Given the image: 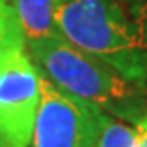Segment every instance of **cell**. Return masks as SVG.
Here are the masks:
<instances>
[{
	"mask_svg": "<svg viewBox=\"0 0 147 147\" xmlns=\"http://www.w3.org/2000/svg\"><path fill=\"white\" fill-rule=\"evenodd\" d=\"M60 36L124 78H147V0H57Z\"/></svg>",
	"mask_w": 147,
	"mask_h": 147,
	"instance_id": "6da1fadb",
	"label": "cell"
},
{
	"mask_svg": "<svg viewBox=\"0 0 147 147\" xmlns=\"http://www.w3.org/2000/svg\"><path fill=\"white\" fill-rule=\"evenodd\" d=\"M27 45L34 64L53 85L101 110L122 113L136 98L133 82L62 36L30 41Z\"/></svg>",
	"mask_w": 147,
	"mask_h": 147,
	"instance_id": "7a4b0ae2",
	"label": "cell"
},
{
	"mask_svg": "<svg viewBox=\"0 0 147 147\" xmlns=\"http://www.w3.org/2000/svg\"><path fill=\"white\" fill-rule=\"evenodd\" d=\"M41 73V71H39ZM32 147H94L103 110L53 85L41 73Z\"/></svg>",
	"mask_w": 147,
	"mask_h": 147,
	"instance_id": "3957f363",
	"label": "cell"
},
{
	"mask_svg": "<svg viewBox=\"0 0 147 147\" xmlns=\"http://www.w3.org/2000/svg\"><path fill=\"white\" fill-rule=\"evenodd\" d=\"M41 73L27 50L0 62V147H30L41 99Z\"/></svg>",
	"mask_w": 147,
	"mask_h": 147,
	"instance_id": "277c9868",
	"label": "cell"
},
{
	"mask_svg": "<svg viewBox=\"0 0 147 147\" xmlns=\"http://www.w3.org/2000/svg\"><path fill=\"white\" fill-rule=\"evenodd\" d=\"M57 0H16L14 9L18 13L27 43L46 37L60 36L55 23Z\"/></svg>",
	"mask_w": 147,
	"mask_h": 147,
	"instance_id": "5b68a950",
	"label": "cell"
},
{
	"mask_svg": "<svg viewBox=\"0 0 147 147\" xmlns=\"http://www.w3.org/2000/svg\"><path fill=\"white\" fill-rule=\"evenodd\" d=\"M22 50H27V39L18 13L9 0H0V62Z\"/></svg>",
	"mask_w": 147,
	"mask_h": 147,
	"instance_id": "8992f818",
	"label": "cell"
},
{
	"mask_svg": "<svg viewBox=\"0 0 147 147\" xmlns=\"http://www.w3.org/2000/svg\"><path fill=\"white\" fill-rule=\"evenodd\" d=\"M94 147H136V136L131 126L103 113L101 128Z\"/></svg>",
	"mask_w": 147,
	"mask_h": 147,
	"instance_id": "52a82bcc",
	"label": "cell"
},
{
	"mask_svg": "<svg viewBox=\"0 0 147 147\" xmlns=\"http://www.w3.org/2000/svg\"><path fill=\"white\" fill-rule=\"evenodd\" d=\"M135 136L136 147H147V115H142L135 121Z\"/></svg>",
	"mask_w": 147,
	"mask_h": 147,
	"instance_id": "ba28073f",
	"label": "cell"
}]
</instances>
